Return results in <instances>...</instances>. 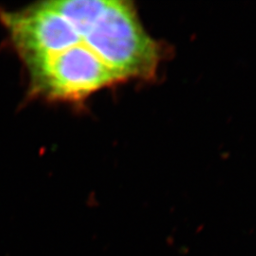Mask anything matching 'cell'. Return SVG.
Returning a JSON list of instances; mask_svg holds the SVG:
<instances>
[{
    "label": "cell",
    "mask_w": 256,
    "mask_h": 256,
    "mask_svg": "<svg viewBox=\"0 0 256 256\" xmlns=\"http://www.w3.org/2000/svg\"><path fill=\"white\" fill-rule=\"evenodd\" d=\"M0 22L9 32L12 45L25 64L82 41L74 25L50 1L16 12H2Z\"/></svg>",
    "instance_id": "obj_3"
},
{
    "label": "cell",
    "mask_w": 256,
    "mask_h": 256,
    "mask_svg": "<svg viewBox=\"0 0 256 256\" xmlns=\"http://www.w3.org/2000/svg\"><path fill=\"white\" fill-rule=\"evenodd\" d=\"M32 92L54 101L80 102L122 79L82 41L26 64Z\"/></svg>",
    "instance_id": "obj_2"
},
{
    "label": "cell",
    "mask_w": 256,
    "mask_h": 256,
    "mask_svg": "<svg viewBox=\"0 0 256 256\" xmlns=\"http://www.w3.org/2000/svg\"><path fill=\"white\" fill-rule=\"evenodd\" d=\"M79 34L122 82L155 76L160 46L142 27L130 1L104 0L93 24Z\"/></svg>",
    "instance_id": "obj_1"
}]
</instances>
